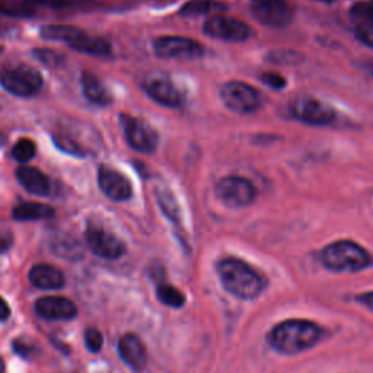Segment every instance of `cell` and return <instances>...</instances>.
Returning a JSON list of instances; mask_svg holds the SVG:
<instances>
[{
	"label": "cell",
	"mask_w": 373,
	"mask_h": 373,
	"mask_svg": "<svg viewBox=\"0 0 373 373\" xmlns=\"http://www.w3.org/2000/svg\"><path fill=\"white\" fill-rule=\"evenodd\" d=\"M223 11H226V5L216 2V0H190L181 8L180 13L185 18H197Z\"/></svg>",
	"instance_id": "obj_24"
},
{
	"label": "cell",
	"mask_w": 373,
	"mask_h": 373,
	"mask_svg": "<svg viewBox=\"0 0 373 373\" xmlns=\"http://www.w3.org/2000/svg\"><path fill=\"white\" fill-rule=\"evenodd\" d=\"M13 245V234L9 229H0V252H6Z\"/></svg>",
	"instance_id": "obj_34"
},
{
	"label": "cell",
	"mask_w": 373,
	"mask_h": 373,
	"mask_svg": "<svg viewBox=\"0 0 373 373\" xmlns=\"http://www.w3.org/2000/svg\"><path fill=\"white\" fill-rule=\"evenodd\" d=\"M0 373H6V367H5V362L4 359L0 357Z\"/></svg>",
	"instance_id": "obj_39"
},
{
	"label": "cell",
	"mask_w": 373,
	"mask_h": 373,
	"mask_svg": "<svg viewBox=\"0 0 373 373\" xmlns=\"http://www.w3.org/2000/svg\"><path fill=\"white\" fill-rule=\"evenodd\" d=\"M143 90L158 104L169 108H178L184 104V95L175 82L166 73L152 72L143 80Z\"/></svg>",
	"instance_id": "obj_11"
},
{
	"label": "cell",
	"mask_w": 373,
	"mask_h": 373,
	"mask_svg": "<svg viewBox=\"0 0 373 373\" xmlns=\"http://www.w3.org/2000/svg\"><path fill=\"white\" fill-rule=\"evenodd\" d=\"M156 200L168 219H171L174 223L180 225L181 216H180V207L177 200L169 190L166 188H156Z\"/></svg>",
	"instance_id": "obj_25"
},
{
	"label": "cell",
	"mask_w": 373,
	"mask_h": 373,
	"mask_svg": "<svg viewBox=\"0 0 373 373\" xmlns=\"http://www.w3.org/2000/svg\"><path fill=\"white\" fill-rule=\"evenodd\" d=\"M16 178L19 184L31 194L36 195H48L51 191V184L48 177L43 171L33 166H19L16 169Z\"/></svg>",
	"instance_id": "obj_18"
},
{
	"label": "cell",
	"mask_w": 373,
	"mask_h": 373,
	"mask_svg": "<svg viewBox=\"0 0 373 373\" xmlns=\"http://www.w3.org/2000/svg\"><path fill=\"white\" fill-rule=\"evenodd\" d=\"M217 274L229 293L245 301L260 296L267 286V280L260 273L245 261L232 256L219 261Z\"/></svg>",
	"instance_id": "obj_2"
},
{
	"label": "cell",
	"mask_w": 373,
	"mask_h": 373,
	"mask_svg": "<svg viewBox=\"0 0 373 373\" xmlns=\"http://www.w3.org/2000/svg\"><path fill=\"white\" fill-rule=\"evenodd\" d=\"M356 301L359 303H362L363 306L369 308L370 310H373V292H367V293H363V295H359L356 298Z\"/></svg>",
	"instance_id": "obj_37"
},
{
	"label": "cell",
	"mask_w": 373,
	"mask_h": 373,
	"mask_svg": "<svg viewBox=\"0 0 373 373\" xmlns=\"http://www.w3.org/2000/svg\"><path fill=\"white\" fill-rule=\"evenodd\" d=\"M86 242L95 255L105 260H117L126 254V244L97 223H90L86 227Z\"/></svg>",
	"instance_id": "obj_13"
},
{
	"label": "cell",
	"mask_w": 373,
	"mask_h": 373,
	"mask_svg": "<svg viewBox=\"0 0 373 373\" xmlns=\"http://www.w3.org/2000/svg\"><path fill=\"white\" fill-rule=\"evenodd\" d=\"M38 317L50 321H67L76 317L77 309L75 303L62 296H45L36 302Z\"/></svg>",
	"instance_id": "obj_15"
},
{
	"label": "cell",
	"mask_w": 373,
	"mask_h": 373,
	"mask_svg": "<svg viewBox=\"0 0 373 373\" xmlns=\"http://www.w3.org/2000/svg\"><path fill=\"white\" fill-rule=\"evenodd\" d=\"M37 153V146L31 139H21L19 141L15 143V146L12 149V156L18 162H30Z\"/></svg>",
	"instance_id": "obj_28"
},
{
	"label": "cell",
	"mask_w": 373,
	"mask_h": 373,
	"mask_svg": "<svg viewBox=\"0 0 373 373\" xmlns=\"http://www.w3.org/2000/svg\"><path fill=\"white\" fill-rule=\"evenodd\" d=\"M249 11L256 22L270 28H286L295 18L293 8L286 0H249Z\"/></svg>",
	"instance_id": "obj_9"
},
{
	"label": "cell",
	"mask_w": 373,
	"mask_h": 373,
	"mask_svg": "<svg viewBox=\"0 0 373 373\" xmlns=\"http://www.w3.org/2000/svg\"><path fill=\"white\" fill-rule=\"evenodd\" d=\"M158 299L171 308H181L185 303V296L177 289L174 286L166 284V283H161L158 286Z\"/></svg>",
	"instance_id": "obj_27"
},
{
	"label": "cell",
	"mask_w": 373,
	"mask_h": 373,
	"mask_svg": "<svg viewBox=\"0 0 373 373\" xmlns=\"http://www.w3.org/2000/svg\"><path fill=\"white\" fill-rule=\"evenodd\" d=\"M203 33L226 43H244L251 37V28L241 19L216 13L205 22Z\"/></svg>",
	"instance_id": "obj_10"
},
{
	"label": "cell",
	"mask_w": 373,
	"mask_h": 373,
	"mask_svg": "<svg viewBox=\"0 0 373 373\" xmlns=\"http://www.w3.org/2000/svg\"><path fill=\"white\" fill-rule=\"evenodd\" d=\"M260 79L264 85L269 86L270 90H276V91L283 90L284 86L288 85V80H286V77L281 76L280 73H276V72H264L260 76Z\"/></svg>",
	"instance_id": "obj_30"
},
{
	"label": "cell",
	"mask_w": 373,
	"mask_h": 373,
	"mask_svg": "<svg viewBox=\"0 0 373 373\" xmlns=\"http://www.w3.org/2000/svg\"><path fill=\"white\" fill-rule=\"evenodd\" d=\"M98 184L101 191L114 202H126L133 195V185L130 180L111 166H101L98 171Z\"/></svg>",
	"instance_id": "obj_14"
},
{
	"label": "cell",
	"mask_w": 373,
	"mask_h": 373,
	"mask_svg": "<svg viewBox=\"0 0 373 373\" xmlns=\"http://www.w3.org/2000/svg\"><path fill=\"white\" fill-rule=\"evenodd\" d=\"M291 116L308 126H330L335 121L337 112L327 102L313 97H296L289 104Z\"/></svg>",
	"instance_id": "obj_5"
},
{
	"label": "cell",
	"mask_w": 373,
	"mask_h": 373,
	"mask_svg": "<svg viewBox=\"0 0 373 373\" xmlns=\"http://www.w3.org/2000/svg\"><path fill=\"white\" fill-rule=\"evenodd\" d=\"M266 60L277 66H299L305 60V57L299 51L280 48V50H271L267 54Z\"/></svg>",
	"instance_id": "obj_26"
},
{
	"label": "cell",
	"mask_w": 373,
	"mask_h": 373,
	"mask_svg": "<svg viewBox=\"0 0 373 373\" xmlns=\"http://www.w3.org/2000/svg\"><path fill=\"white\" fill-rule=\"evenodd\" d=\"M320 2H324V4H333V2H335V0H320Z\"/></svg>",
	"instance_id": "obj_40"
},
{
	"label": "cell",
	"mask_w": 373,
	"mask_h": 373,
	"mask_svg": "<svg viewBox=\"0 0 373 373\" xmlns=\"http://www.w3.org/2000/svg\"><path fill=\"white\" fill-rule=\"evenodd\" d=\"M54 216V209L48 205L43 203H21L12 210V217L19 222H28V220H43L50 219Z\"/></svg>",
	"instance_id": "obj_21"
},
{
	"label": "cell",
	"mask_w": 373,
	"mask_h": 373,
	"mask_svg": "<svg viewBox=\"0 0 373 373\" xmlns=\"http://www.w3.org/2000/svg\"><path fill=\"white\" fill-rule=\"evenodd\" d=\"M220 98L227 109L235 114H252L261 108V95L251 85L231 80L222 85Z\"/></svg>",
	"instance_id": "obj_6"
},
{
	"label": "cell",
	"mask_w": 373,
	"mask_h": 373,
	"mask_svg": "<svg viewBox=\"0 0 373 373\" xmlns=\"http://www.w3.org/2000/svg\"><path fill=\"white\" fill-rule=\"evenodd\" d=\"M102 335L98 330L95 328H91L85 333V344H86V347L90 349V352H94V353H98L102 347Z\"/></svg>",
	"instance_id": "obj_32"
},
{
	"label": "cell",
	"mask_w": 373,
	"mask_h": 373,
	"mask_svg": "<svg viewBox=\"0 0 373 373\" xmlns=\"http://www.w3.org/2000/svg\"><path fill=\"white\" fill-rule=\"evenodd\" d=\"M34 57H37V59L48 66V67H55V66H59L60 65V55H57L54 51L51 50H47V48H37L34 50Z\"/></svg>",
	"instance_id": "obj_31"
},
{
	"label": "cell",
	"mask_w": 373,
	"mask_h": 373,
	"mask_svg": "<svg viewBox=\"0 0 373 373\" xmlns=\"http://www.w3.org/2000/svg\"><path fill=\"white\" fill-rule=\"evenodd\" d=\"M69 47H72L76 51L85 53V54H91V55H109L111 54V44L101 38V37H94L88 36L83 33L82 37H79L75 43H72Z\"/></svg>",
	"instance_id": "obj_22"
},
{
	"label": "cell",
	"mask_w": 373,
	"mask_h": 373,
	"mask_svg": "<svg viewBox=\"0 0 373 373\" xmlns=\"http://www.w3.org/2000/svg\"><path fill=\"white\" fill-rule=\"evenodd\" d=\"M153 51L161 59H198L205 54V47L198 41L187 37L165 36L153 41Z\"/></svg>",
	"instance_id": "obj_12"
},
{
	"label": "cell",
	"mask_w": 373,
	"mask_h": 373,
	"mask_svg": "<svg viewBox=\"0 0 373 373\" xmlns=\"http://www.w3.org/2000/svg\"><path fill=\"white\" fill-rule=\"evenodd\" d=\"M30 281L38 289L55 291L63 288L65 276L60 270L47 264H37L30 271Z\"/></svg>",
	"instance_id": "obj_19"
},
{
	"label": "cell",
	"mask_w": 373,
	"mask_h": 373,
	"mask_svg": "<svg viewBox=\"0 0 373 373\" xmlns=\"http://www.w3.org/2000/svg\"><path fill=\"white\" fill-rule=\"evenodd\" d=\"M321 263L335 273H356L370 266L369 252L353 241H337L321 251Z\"/></svg>",
	"instance_id": "obj_3"
},
{
	"label": "cell",
	"mask_w": 373,
	"mask_h": 373,
	"mask_svg": "<svg viewBox=\"0 0 373 373\" xmlns=\"http://www.w3.org/2000/svg\"><path fill=\"white\" fill-rule=\"evenodd\" d=\"M5 48H4V45H0V54H2V51H4Z\"/></svg>",
	"instance_id": "obj_41"
},
{
	"label": "cell",
	"mask_w": 373,
	"mask_h": 373,
	"mask_svg": "<svg viewBox=\"0 0 373 373\" xmlns=\"http://www.w3.org/2000/svg\"><path fill=\"white\" fill-rule=\"evenodd\" d=\"M13 349L18 355H21L22 357H30V353L33 352L31 347H28L23 341H15L13 342Z\"/></svg>",
	"instance_id": "obj_36"
},
{
	"label": "cell",
	"mask_w": 373,
	"mask_h": 373,
	"mask_svg": "<svg viewBox=\"0 0 373 373\" xmlns=\"http://www.w3.org/2000/svg\"><path fill=\"white\" fill-rule=\"evenodd\" d=\"M83 36V31L76 26L70 25H44L41 26V37L50 41H62L70 45L79 37Z\"/></svg>",
	"instance_id": "obj_23"
},
{
	"label": "cell",
	"mask_w": 373,
	"mask_h": 373,
	"mask_svg": "<svg viewBox=\"0 0 373 373\" xmlns=\"http://www.w3.org/2000/svg\"><path fill=\"white\" fill-rule=\"evenodd\" d=\"M350 18L355 23L356 38L369 48H373V5L366 2L355 4L350 9Z\"/></svg>",
	"instance_id": "obj_16"
},
{
	"label": "cell",
	"mask_w": 373,
	"mask_h": 373,
	"mask_svg": "<svg viewBox=\"0 0 373 373\" xmlns=\"http://www.w3.org/2000/svg\"><path fill=\"white\" fill-rule=\"evenodd\" d=\"M9 315H11V308H9V305L6 303L5 299L0 298V321L8 320Z\"/></svg>",
	"instance_id": "obj_38"
},
{
	"label": "cell",
	"mask_w": 373,
	"mask_h": 373,
	"mask_svg": "<svg viewBox=\"0 0 373 373\" xmlns=\"http://www.w3.org/2000/svg\"><path fill=\"white\" fill-rule=\"evenodd\" d=\"M0 83L15 97L31 98L41 91L44 80L36 67L28 65H12L0 70Z\"/></svg>",
	"instance_id": "obj_4"
},
{
	"label": "cell",
	"mask_w": 373,
	"mask_h": 373,
	"mask_svg": "<svg viewBox=\"0 0 373 373\" xmlns=\"http://www.w3.org/2000/svg\"><path fill=\"white\" fill-rule=\"evenodd\" d=\"M215 193L220 202L229 207H247L256 197L255 185L248 178L239 175H229L219 180L215 185Z\"/></svg>",
	"instance_id": "obj_7"
},
{
	"label": "cell",
	"mask_w": 373,
	"mask_h": 373,
	"mask_svg": "<svg viewBox=\"0 0 373 373\" xmlns=\"http://www.w3.org/2000/svg\"><path fill=\"white\" fill-rule=\"evenodd\" d=\"M53 140H54V145L59 148L62 152L72 155V156H77V158L85 156V151L82 149L79 143H76L73 139H70L65 134H54Z\"/></svg>",
	"instance_id": "obj_29"
},
{
	"label": "cell",
	"mask_w": 373,
	"mask_h": 373,
	"mask_svg": "<svg viewBox=\"0 0 373 373\" xmlns=\"http://www.w3.org/2000/svg\"><path fill=\"white\" fill-rule=\"evenodd\" d=\"M80 82H82L83 95L88 98V101H91L92 104L105 107L112 102V95L109 90L94 73L83 72Z\"/></svg>",
	"instance_id": "obj_20"
},
{
	"label": "cell",
	"mask_w": 373,
	"mask_h": 373,
	"mask_svg": "<svg viewBox=\"0 0 373 373\" xmlns=\"http://www.w3.org/2000/svg\"><path fill=\"white\" fill-rule=\"evenodd\" d=\"M30 6H48V8H63L67 5L66 0H26Z\"/></svg>",
	"instance_id": "obj_35"
},
{
	"label": "cell",
	"mask_w": 373,
	"mask_h": 373,
	"mask_svg": "<svg viewBox=\"0 0 373 373\" xmlns=\"http://www.w3.org/2000/svg\"><path fill=\"white\" fill-rule=\"evenodd\" d=\"M119 353L127 366L133 370H141L146 366L148 355L145 344L134 334H126L119 342Z\"/></svg>",
	"instance_id": "obj_17"
},
{
	"label": "cell",
	"mask_w": 373,
	"mask_h": 373,
	"mask_svg": "<svg viewBox=\"0 0 373 373\" xmlns=\"http://www.w3.org/2000/svg\"><path fill=\"white\" fill-rule=\"evenodd\" d=\"M323 337L324 330L312 321L288 320L270 331L269 342L279 353L298 355L317 346Z\"/></svg>",
	"instance_id": "obj_1"
},
{
	"label": "cell",
	"mask_w": 373,
	"mask_h": 373,
	"mask_svg": "<svg viewBox=\"0 0 373 373\" xmlns=\"http://www.w3.org/2000/svg\"><path fill=\"white\" fill-rule=\"evenodd\" d=\"M0 11L6 15L16 16V18H26L34 13L31 6H4V8H0Z\"/></svg>",
	"instance_id": "obj_33"
},
{
	"label": "cell",
	"mask_w": 373,
	"mask_h": 373,
	"mask_svg": "<svg viewBox=\"0 0 373 373\" xmlns=\"http://www.w3.org/2000/svg\"><path fill=\"white\" fill-rule=\"evenodd\" d=\"M120 123L124 137L131 149L140 153H152L156 151L159 136L149 123L129 116V114H121Z\"/></svg>",
	"instance_id": "obj_8"
}]
</instances>
